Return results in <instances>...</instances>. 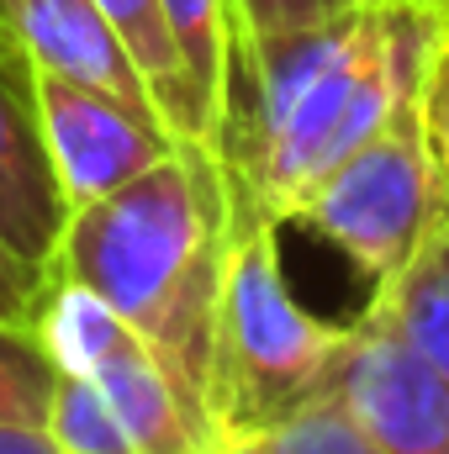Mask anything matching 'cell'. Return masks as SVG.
Segmentation results:
<instances>
[{
  "instance_id": "6da1fadb",
  "label": "cell",
  "mask_w": 449,
  "mask_h": 454,
  "mask_svg": "<svg viewBox=\"0 0 449 454\" xmlns=\"http://www.w3.org/2000/svg\"><path fill=\"white\" fill-rule=\"evenodd\" d=\"M434 37L439 21L407 0H381L238 48L248 85L227 127L238 196L286 227L291 207L418 90Z\"/></svg>"
},
{
  "instance_id": "7a4b0ae2",
  "label": "cell",
  "mask_w": 449,
  "mask_h": 454,
  "mask_svg": "<svg viewBox=\"0 0 449 454\" xmlns=\"http://www.w3.org/2000/svg\"><path fill=\"white\" fill-rule=\"evenodd\" d=\"M227 238L232 164L223 148L180 137L112 196L69 212L43 264V286L69 280L101 296L201 396Z\"/></svg>"
},
{
  "instance_id": "3957f363",
  "label": "cell",
  "mask_w": 449,
  "mask_h": 454,
  "mask_svg": "<svg viewBox=\"0 0 449 454\" xmlns=\"http://www.w3.org/2000/svg\"><path fill=\"white\" fill-rule=\"evenodd\" d=\"M354 323H328L296 301L280 270V223L232 185V238L212 307L201 407L212 444L307 412L334 396Z\"/></svg>"
},
{
  "instance_id": "277c9868",
  "label": "cell",
  "mask_w": 449,
  "mask_h": 454,
  "mask_svg": "<svg viewBox=\"0 0 449 454\" xmlns=\"http://www.w3.org/2000/svg\"><path fill=\"white\" fill-rule=\"evenodd\" d=\"M449 217V191L439 180L423 96L413 90L375 137H365L338 169H328L296 207L286 227L318 232L349 259V270L375 291L391 280L434 227Z\"/></svg>"
},
{
  "instance_id": "5b68a950",
  "label": "cell",
  "mask_w": 449,
  "mask_h": 454,
  "mask_svg": "<svg viewBox=\"0 0 449 454\" xmlns=\"http://www.w3.org/2000/svg\"><path fill=\"white\" fill-rule=\"evenodd\" d=\"M32 328L59 370L80 375L106 396L132 454H212L201 396L101 296L69 280H48Z\"/></svg>"
},
{
  "instance_id": "8992f818",
  "label": "cell",
  "mask_w": 449,
  "mask_h": 454,
  "mask_svg": "<svg viewBox=\"0 0 449 454\" xmlns=\"http://www.w3.org/2000/svg\"><path fill=\"white\" fill-rule=\"evenodd\" d=\"M37 112H43L48 159L69 212L112 196L116 185H127L180 143L148 106H132L112 90L69 80L59 69H37Z\"/></svg>"
},
{
  "instance_id": "52a82bcc",
  "label": "cell",
  "mask_w": 449,
  "mask_h": 454,
  "mask_svg": "<svg viewBox=\"0 0 449 454\" xmlns=\"http://www.w3.org/2000/svg\"><path fill=\"white\" fill-rule=\"evenodd\" d=\"M334 396L375 454H449V386L370 307L354 317Z\"/></svg>"
},
{
  "instance_id": "ba28073f",
  "label": "cell",
  "mask_w": 449,
  "mask_h": 454,
  "mask_svg": "<svg viewBox=\"0 0 449 454\" xmlns=\"http://www.w3.org/2000/svg\"><path fill=\"white\" fill-rule=\"evenodd\" d=\"M64 223H69V201L43 137L37 64L0 27V238L11 254L43 270Z\"/></svg>"
},
{
  "instance_id": "9c48e42d",
  "label": "cell",
  "mask_w": 449,
  "mask_h": 454,
  "mask_svg": "<svg viewBox=\"0 0 449 454\" xmlns=\"http://www.w3.org/2000/svg\"><path fill=\"white\" fill-rule=\"evenodd\" d=\"M0 27L11 32V43L37 69H59L69 80L101 85L122 101L154 112V96H148L143 74L132 69L127 48L116 43L112 21L101 16L96 0H0Z\"/></svg>"
},
{
  "instance_id": "30bf717a",
  "label": "cell",
  "mask_w": 449,
  "mask_h": 454,
  "mask_svg": "<svg viewBox=\"0 0 449 454\" xmlns=\"http://www.w3.org/2000/svg\"><path fill=\"white\" fill-rule=\"evenodd\" d=\"M101 16L112 21L116 43L127 48L132 69L143 74L148 96H154V112L164 116V127L185 143H207V148H223L207 127V112L196 101V85L185 74V59L175 48V32H169V16H164V0H96ZM227 153V148H223Z\"/></svg>"
},
{
  "instance_id": "8fae6325",
  "label": "cell",
  "mask_w": 449,
  "mask_h": 454,
  "mask_svg": "<svg viewBox=\"0 0 449 454\" xmlns=\"http://www.w3.org/2000/svg\"><path fill=\"white\" fill-rule=\"evenodd\" d=\"M365 307L386 317L391 333L449 386V217L423 238V248L391 280L370 291Z\"/></svg>"
},
{
  "instance_id": "7c38bea8",
  "label": "cell",
  "mask_w": 449,
  "mask_h": 454,
  "mask_svg": "<svg viewBox=\"0 0 449 454\" xmlns=\"http://www.w3.org/2000/svg\"><path fill=\"white\" fill-rule=\"evenodd\" d=\"M175 48L185 59V74L196 85V101L207 112L212 137L227 148V127L238 106V16L232 0H164Z\"/></svg>"
},
{
  "instance_id": "4fadbf2b",
  "label": "cell",
  "mask_w": 449,
  "mask_h": 454,
  "mask_svg": "<svg viewBox=\"0 0 449 454\" xmlns=\"http://www.w3.org/2000/svg\"><path fill=\"white\" fill-rule=\"evenodd\" d=\"M212 454H375V450L359 434V423L349 418V407L338 396H323V402H312L307 412H296L286 423H270V428H254V434H238V439H217Z\"/></svg>"
},
{
  "instance_id": "5bb4252c",
  "label": "cell",
  "mask_w": 449,
  "mask_h": 454,
  "mask_svg": "<svg viewBox=\"0 0 449 454\" xmlns=\"http://www.w3.org/2000/svg\"><path fill=\"white\" fill-rule=\"evenodd\" d=\"M59 364L43 348L37 328L0 317V423H43L53 402Z\"/></svg>"
},
{
  "instance_id": "9a60e30c",
  "label": "cell",
  "mask_w": 449,
  "mask_h": 454,
  "mask_svg": "<svg viewBox=\"0 0 449 454\" xmlns=\"http://www.w3.org/2000/svg\"><path fill=\"white\" fill-rule=\"evenodd\" d=\"M43 428L64 454H132L127 428L116 423L106 396L69 370H59V380H53V402H48Z\"/></svg>"
},
{
  "instance_id": "2e32d148",
  "label": "cell",
  "mask_w": 449,
  "mask_h": 454,
  "mask_svg": "<svg viewBox=\"0 0 449 454\" xmlns=\"http://www.w3.org/2000/svg\"><path fill=\"white\" fill-rule=\"evenodd\" d=\"M343 5H354V0H232L238 48L280 37V32H296V27H312V21H328Z\"/></svg>"
},
{
  "instance_id": "e0dca14e",
  "label": "cell",
  "mask_w": 449,
  "mask_h": 454,
  "mask_svg": "<svg viewBox=\"0 0 449 454\" xmlns=\"http://www.w3.org/2000/svg\"><path fill=\"white\" fill-rule=\"evenodd\" d=\"M418 96H423V127H429V148H434L439 180H445V191H449V27H439L434 48H429V59H423Z\"/></svg>"
},
{
  "instance_id": "ac0fdd59",
  "label": "cell",
  "mask_w": 449,
  "mask_h": 454,
  "mask_svg": "<svg viewBox=\"0 0 449 454\" xmlns=\"http://www.w3.org/2000/svg\"><path fill=\"white\" fill-rule=\"evenodd\" d=\"M37 307H43V270H32L21 254L5 248L0 238V317L5 323H37Z\"/></svg>"
},
{
  "instance_id": "d6986e66",
  "label": "cell",
  "mask_w": 449,
  "mask_h": 454,
  "mask_svg": "<svg viewBox=\"0 0 449 454\" xmlns=\"http://www.w3.org/2000/svg\"><path fill=\"white\" fill-rule=\"evenodd\" d=\"M0 454H64L43 423H0Z\"/></svg>"
},
{
  "instance_id": "ffe728a7",
  "label": "cell",
  "mask_w": 449,
  "mask_h": 454,
  "mask_svg": "<svg viewBox=\"0 0 449 454\" xmlns=\"http://www.w3.org/2000/svg\"><path fill=\"white\" fill-rule=\"evenodd\" d=\"M413 11H423L429 21H439V27H449V0H407Z\"/></svg>"
},
{
  "instance_id": "44dd1931",
  "label": "cell",
  "mask_w": 449,
  "mask_h": 454,
  "mask_svg": "<svg viewBox=\"0 0 449 454\" xmlns=\"http://www.w3.org/2000/svg\"><path fill=\"white\" fill-rule=\"evenodd\" d=\"M354 5H381V0H354Z\"/></svg>"
}]
</instances>
